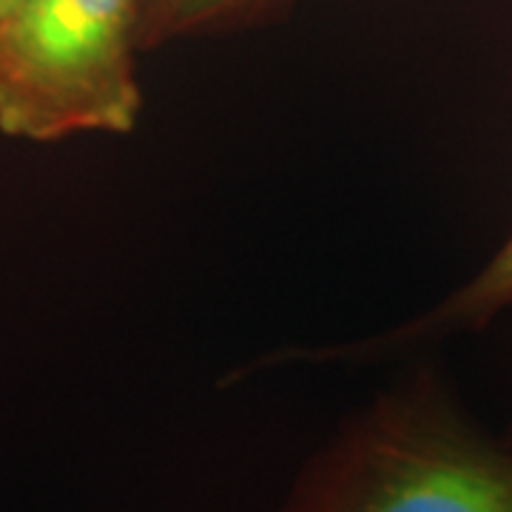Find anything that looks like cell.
<instances>
[{
  "mask_svg": "<svg viewBox=\"0 0 512 512\" xmlns=\"http://www.w3.org/2000/svg\"><path fill=\"white\" fill-rule=\"evenodd\" d=\"M279 512H512V441L419 367L339 424Z\"/></svg>",
  "mask_w": 512,
  "mask_h": 512,
  "instance_id": "6da1fadb",
  "label": "cell"
},
{
  "mask_svg": "<svg viewBox=\"0 0 512 512\" xmlns=\"http://www.w3.org/2000/svg\"><path fill=\"white\" fill-rule=\"evenodd\" d=\"M137 18L140 0H18L0 20V134L46 146L134 131Z\"/></svg>",
  "mask_w": 512,
  "mask_h": 512,
  "instance_id": "7a4b0ae2",
  "label": "cell"
},
{
  "mask_svg": "<svg viewBox=\"0 0 512 512\" xmlns=\"http://www.w3.org/2000/svg\"><path fill=\"white\" fill-rule=\"evenodd\" d=\"M512 308V231L495 254L470 276L464 285H458L450 296H444L439 305L424 311L416 319L404 322L399 328H390L353 345L322 350H279L265 359V365H285V362H336V359H373L393 350L413 348L416 342L441 339L453 333L481 330L493 322L498 313Z\"/></svg>",
  "mask_w": 512,
  "mask_h": 512,
  "instance_id": "3957f363",
  "label": "cell"
},
{
  "mask_svg": "<svg viewBox=\"0 0 512 512\" xmlns=\"http://www.w3.org/2000/svg\"><path fill=\"white\" fill-rule=\"evenodd\" d=\"M282 0H140L137 49L154 52L165 43L242 29L262 20Z\"/></svg>",
  "mask_w": 512,
  "mask_h": 512,
  "instance_id": "277c9868",
  "label": "cell"
},
{
  "mask_svg": "<svg viewBox=\"0 0 512 512\" xmlns=\"http://www.w3.org/2000/svg\"><path fill=\"white\" fill-rule=\"evenodd\" d=\"M15 3H18V0H0V20L12 12V6H15Z\"/></svg>",
  "mask_w": 512,
  "mask_h": 512,
  "instance_id": "5b68a950",
  "label": "cell"
},
{
  "mask_svg": "<svg viewBox=\"0 0 512 512\" xmlns=\"http://www.w3.org/2000/svg\"><path fill=\"white\" fill-rule=\"evenodd\" d=\"M507 439H510V441H512V430H510V433H507Z\"/></svg>",
  "mask_w": 512,
  "mask_h": 512,
  "instance_id": "8992f818",
  "label": "cell"
}]
</instances>
